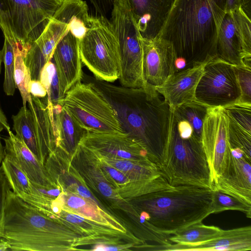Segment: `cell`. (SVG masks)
<instances>
[{
  "label": "cell",
  "mask_w": 251,
  "mask_h": 251,
  "mask_svg": "<svg viewBox=\"0 0 251 251\" xmlns=\"http://www.w3.org/2000/svg\"><path fill=\"white\" fill-rule=\"evenodd\" d=\"M8 133L9 136L4 139L5 154L19 165L29 181L47 186L49 180L43 164L11 130Z\"/></svg>",
  "instance_id": "cell-19"
},
{
  "label": "cell",
  "mask_w": 251,
  "mask_h": 251,
  "mask_svg": "<svg viewBox=\"0 0 251 251\" xmlns=\"http://www.w3.org/2000/svg\"><path fill=\"white\" fill-rule=\"evenodd\" d=\"M60 194V191L58 188H49L47 191L48 199L49 198L56 197Z\"/></svg>",
  "instance_id": "cell-40"
},
{
  "label": "cell",
  "mask_w": 251,
  "mask_h": 251,
  "mask_svg": "<svg viewBox=\"0 0 251 251\" xmlns=\"http://www.w3.org/2000/svg\"><path fill=\"white\" fill-rule=\"evenodd\" d=\"M251 251L250 226L228 230H223L213 239L196 246H184L171 243L167 251Z\"/></svg>",
  "instance_id": "cell-20"
},
{
  "label": "cell",
  "mask_w": 251,
  "mask_h": 251,
  "mask_svg": "<svg viewBox=\"0 0 251 251\" xmlns=\"http://www.w3.org/2000/svg\"><path fill=\"white\" fill-rule=\"evenodd\" d=\"M241 96L239 101L251 103V68L235 66Z\"/></svg>",
  "instance_id": "cell-30"
},
{
  "label": "cell",
  "mask_w": 251,
  "mask_h": 251,
  "mask_svg": "<svg viewBox=\"0 0 251 251\" xmlns=\"http://www.w3.org/2000/svg\"><path fill=\"white\" fill-rule=\"evenodd\" d=\"M251 19L240 6L226 12L218 36V58L236 67L251 62Z\"/></svg>",
  "instance_id": "cell-12"
},
{
  "label": "cell",
  "mask_w": 251,
  "mask_h": 251,
  "mask_svg": "<svg viewBox=\"0 0 251 251\" xmlns=\"http://www.w3.org/2000/svg\"><path fill=\"white\" fill-rule=\"evenodd\" d=\"M228 116V142L230 147L241 150L247 158L251 161V133L244 129Z\"/></svg>",
  "instance_id": "cell-28"
},
{
  "label": "cell",
  "mask_w": 251,
  "mask_h": 251,
  "mask_svg": "<svg viewBox=\"0 0 251 251\" xmlns=\"http://www.w3.org/2000/svg\"><path fill=\"white\" fill-rule=\"evenodd\" d=\"M227 114L221 107H208L201 141L207 160L212 189L224 169L229 149Z\"/></svg>",
  "instance_id": "cell-13"
},
{
  "label": "cell",
  "mask_w": 251,
  "mask_h": 251,
  "mask_svg": "<svg viewBox=\"0 0 251 251\" xmlns=\"http://www.w3.org/2000/svg\"><path fill=\"white\" fill-rule=\"evenodd\" d=\"M96 11L100 15L105 16L112 10L114 0H90Z\"/></svg>",
  "instance_id": "cell-33"
},
{
  "label": "cell",
  "mask_w": 251,
  "mask_h": 251,
  "mask_svg": "<svg viewBox=\"0 0 251 251\" xmlns=\"http://www.w3.org/2000/svg\"><path fill=\"white\" fill-rule=\"evenodd\" d=\"M223 229L214 226H207L202 222L184 228L169 237L173 243L184 246H196L213 239Z\"/></svg>",
  "instance_id": "cell-22"
},
{
  "label": "cell",
  "mask_w": 251,
  "mask_h": 251,
  "mask_svg": "<svg viewBox=\"0 0 251 251\" xmlns=\"http://www.w3.org/2000/svg\"><path fill=\"white\" fill-rule=\"evenodd\" d=\"M140 40L144 79L150 85L159 86L175 73L174 48L170 42L158 36L153 38L141 36Z\"/></svg>",
  "instance_id": "cell-15"
},
{
  "label": "cell",
  "mask_w": 251,
  "mask_h": 251,
  "mask_svg": "<svg viewBox=\"0 0 251 251\" xmlns=\"http://www.w3.org/2000/svg\"><path fill=\"white\" fill-rule=\"evenodd\" d=\"M13 192L17 196L30 194V181L19 165L5 154L1 165Z\"/></svg>",
  "instance_id": "cell-25"
},
{
  "label": "cell",
  "mask_w": 251,
  "mask_h": 251,
  "mask_svg": "<svg viewBox=\"0 0 251 251\" xmlns=\"http://www.w3.org/2000/svg\"><path fill=\"white\" fill-rule=\"evenodd\" d=\"M174 0H128L143 38H153L161 30Z\"/></svg>",
  "instance_id": "cell-18"
},
{
  "label": "cell",
  "mask_w": 251,
  "mask_h": 251,
  "mask_svg": "<svg viewBox=\"0 0 251 251\" xmlns=\"http://www.w3.org/2000/svg\"><path fill=\"white\" fill-rule=\"evenodd\" d=\"M28 109L22 107L13 115V129L42 163L47 154L53 150L55 136L52 117V105L47 97L38 98L31 95Z\"/></svg>",
  "instance_id": "cell-10"
},
{
  "label": "cell",
  "mask_w": 251,
  "mask_h": 251,
  "mask_svg": "<svg viewBox=\"0 0 251 251\" xmlns=\"http://www.w3.org/2000/svg\"><path fill=\"white\" fill-rule=\"evenodd\" d=\"M118 41L121 59L119 79L122 86L137 88L145 84L143 70L141 35L128 0H114L110 21Z\"/></svg>",
  "instance_id": "cell-8"
},
{
  "label": "cell",
  "mask_w": 251,
  "mask_h": 251,
  "mask_svg": "<svg viewBox=\"0 0 251 251\" xmlns=\"http://www.w3.org/2000/svg\"><path fill=\"white\" fill-rule=\"evenodd\" d=\"M226 12L229 10L235 9L240 7L239 0H226Z\"/></svg>",
  "instance_id": "cell-38"
},
{
  "label": "cell",
  "mask_w": 251,
  "mask_h": 251,
  "mask_svg": "<svg viewBox=\"0 0 251 251\" xmlns=\"http://www.w3.org/2000/svg\"><path fill=\"white\" fill-rule=\"evenodd\" d=\"M108 169L107 170L109 174L114 179L120 182H124L125 181L126 178L121 173L114 169L109 168H108Z\"/></svg>",
  "instance_id": "cell-37"
},
{
  "label": "cell",
  "mask_w": 251,
  "mask_h": 251,
  "mask_svg": "<svg viewBox=\"0 0 251 251\" xmlns=\"http://www.w3.org/2000/svg\"><path fill=\"white\" fill-rule=\"evenodd\" d=\"M79 41L69 31L57 44L51 59L65 94L82 77Z\"/></svg>",
  "instance_id": "cell-17"
},
{
  "label": "cell",
  "mask_w": 251,
  "mask_h": 251,
  "mask_svg": "<svg viewBox=\"0 0 251 251\" xmlns=\"http://www.w3.org/2000/svg\"><path fill=\"white\" fill-rule=\"evenodd\" d=\"M59 104L87 132L125 133L110 102L91 82H77Z\"/></svg>",
  "instance_id": "cell-7"
},
{
  "label": "cell",
  "mask_w": 251,
  "mask_h": 251,
  "mask_svg": "<svg viewBox=\"0 0 251 251\" xmlns=\"http://www.w3.org/2000/svg\"><path fill=\"white\" fill-rule=\"evenodd\" d=\"M99 189L100 192L105 197H110L112 194L111 188L105 182H100L99 184Z\"/></svg>",
  "instance_id": "cell-36"
},
{
  "label": "cell",
  "mask_w": 251,
  "mask_h": 251,
  "mask_svg": "<svg viewBox=\"0 0 251 251\" xmlns=\"http://www.w3.org/2000/svg\"><path fill=\"white\" fill-rule=\"evenodd\" d=\"M15 42L4 37V42L1 50L3 61L4 65V78L3 90L7 96H13L16 88L14 78L15 67Z\"/></svg>",
  "instance_id": "cell-26"
},
{
  "label": "cell",
  "mask_w": 251,
  "mask_h": 251,
  "mask_svg": "<svg viewBox=\"0 0 251 251\" xmlns=\"http://www.w3.org/2000/svg\"><path fill=\"white\" fill-rule=\"evenodd\" d=\"M55 143L73 147L87 132L60 104L52 105Z\"/></svg>",
  "instance_id": "cell-21"
},
{
  "label": "cell",
  "mask_w": 251,
  "mask_h": 251,
  "mask_svg": "<svg viewBox=\"0 0 251 251\" xmlns=\"http://www.w3.org/2000/svg\"><path fill=\"white\" fill-rule=\"evenodd\" d=\"M224 169L213 186L251 206V161L238 149L231 148Z\"/></svg>",
  "instance_id": "cell-14"
},
{
  "label": "cell",
  "mask_w": 251,
  "mask_h": 251,
  "mask_svg": "<svg viewBox=\"0 0 251 251\" xmlns=\"http://www.w3.org/2000/svg\"><path fill=\"white\" fill-rule=\"evenodd\" d=\"M222 108L238 125L251 133V103L238 101Z\"/></svg>",
  "instance_id": "cell-29"
},
{
  "label": "cell",
  "mask_w": 251,
  "mask_h": 251,
  "mask_svg": "<svg viewBox=\"0 0 251 251\" xmlns=\"http://www.w3.org/2000/svg\"><path fill=\"white\" fill-rule=\"evenodd\" d=\"M226 0H174L157 35L170 42L176 62L186 68L217 57L220 27Z\"/></svg>",
  "instance_id": "cell-2"
},
{
  "label": "cell",
  "mask_w": 251,
  "mask_h": 251,
  "mask_svg": "<svg viewBox=\"0 0 251 251\" xmlns=\"http://www.w3.org/2000/svg\"><path fill=\"white\" fill-rule=\"evenodd\" d=\"M207 62L177 71L161 85L154 87L171 110L184 103L196 101V88Z\"/></svg>",
  "instance_id": "cell-16"
},
{
  "label": "cell",
  "mask_w": 251,
  "mask_h": 251,
  "mask_svg": "<svg viewBox=\"0 0 251 251\" xmlns=\"http://www.w3.org/2000/svg\"><path fill=\"white\" fill-rule=\"evenodd\" d=\"M11 187L3 169L0 167V227L2 219L6 201Z\"/></svg>",
  "instance_id": "cell-31"
},
{
  "label": "cell",
  "mask_w": 251,
  "mask_h": 251,
  "mask_svg": "<svg viewBox=\"0 0 251 251\" xmlns=\"http://www.w3.org/2000/svg\"><path fill=\"white\" fill-rule=\"evenodd\" d=\"M241 96L235 66L217 57L208 61L196 88V101L208 107H223Z\"/></svg>",
  "instance_id": "cell-11"
},
{
  "label": "cell",
  "mask_w": 251,
  "mask_h": 251,
  "mask_svg": "<svg viewBox=\"0 0 251 251\" xmlns=\"http://www.w3.org/2000/svg\"><path fill=\"white\" fill-rule=\"evenodd\" d=\"M66 219L67 221L75 224L81 223L83 221L74 216L73 214L68 215L66 216Z\"/></svg>",
  "instance_id": "cell-42"
},
{
  "label": "cell",
  "mask_w": 251,
  "mask_h": 251,
  "mask_svg": "<svg viewBox=\"0 0 251 251\" xmlns=\"http://www.w3.org/2000/svg\"><path fill=\"white\" fill-rule=\"evenodd\" d=\"M28 89L30 95L35 97L44 98L47 96V90L40 80H31Z\"/></svg>",
  "instance_id": "cell-32"
},
{
  "label": "cell",
  "mask_w": 251,
  "mask_h": 251,
  "mask_svg": "<svg viewBox=\"0 0 251 251\" xmlns=\"http://www.w3.org/2000/svg\"><path fill=\"white\" fill-rule=\"evenodd\" d=\"M158 168L171 186L187 185L212 189L201 140L194 135L188 138L180 136L172 111L165 151Z\"/></svg>",
  "instance_id": "cell-4"
},
{
  "label": "cell",
  "mask_w": 251,
  "mask_h": 251,
  "mask_svg": "<svg viewBox=\"0 0 251 251\" xmlns=\"http://www.w3.org/2000/svg\"><path fill=\"white\" fill-rule=\"evenodd\" d=\"M10 248L8 242L3 238H0V251H9Z\"/></svg>",
  "instance_id": "cell-41"
},
{
  "label": "cell",
  "mask_w": 251,
  "mask_h": 251,
  "mask_svg": "<svg viewBox=\"0 0 251 251\" xmlns=\"http://www.w3.org/2000/svg\"><path fill=\"white\" fill-rule=\"evenodd\" d=\"M90 82L110 102L125 132L141 145L158 167L170 128L172 110L168 103L148 84L130 88L97 79Z\"/></svg>",
  "instance_id": "cell-1"
},
{
  "label": "cell",
  "mask_w": 251,
  "mask_h": 251,
  "mask_svg": "<svg viewBox=\"0 0 251 251\" xmlns=\"http://www.w3.org/2000/svg\"><path fill=\"white\" fill-rule=\"evenodd\" d=\"M14 51V82L21 95L23 106L26 107V103L31 98L28 89L29 83L31 80L30 73L24 61L25 52L22 45L15 42Z\"/></svg>",
  "instance_id": "cell-24"
},
{
  "label": "cell",
  "mask_w": 251,
  "mask_h": 251,
  "mask_svg": "<svg viewBox=\"0 0 251 251\" xmlns=\"http://www.w3.org/2000/svg\"><path fill=\"white\" fill-rule=\"evenodd\" d=\"M3 61V55L2 50H0V74L1 73V63Z\"/></svg>",
  "instance_id": "cell-46"
},
{
  "label": "cell",
  "mask_w": 251,
  "mask_h": 251,
  "mask_svg": "<svg viewBox=\"0 0 251 251\" xmlns=\"http://www.w3.org/2000/svg\"><path fill=\"white\" fill-rule=\"evenodd\" d=\"M118 249L115 247H106V251H118Z\"/></svg>",
  "instance_id": "cell-45"
},
{
  "label": "cell",
  "mask_w": 251,
  "mask_h": 251,
  "mask_svg": "<svg viewBox=\"0 0 251 251\" xmlns=\"http://www.w3.org/2000/svg\"><path fill=\"white\" fill-rule=\"evenodd\" d=\"M5 153H4V148L2 146L1 141V137L0 136V163L2 162L4 157Z\"/></svg>",
  "instance_id": "cell-43"
},
{
  "label": "cell",
  "mask_w": 251,
  "mask_h": 251,
  "mask_svg": "<svg viewBox=\"0 0 251 251\" xmlns=\"http://www.w3.org/2000/svg\"><path fill=\"white\" fill-rule=\"evenodd\" d=\"M93 250L95 251H106V247L103 245H97Z\"/></svg>",
  "instance_id": "cell-44"
},
{
  "label": "cell",
  "mask_w": 251,
  "mask_h": 251,
  "mask_svg": "<svg viewBox=\"0 0 251 251\" xmlns=\"http://www.w3.org/2000/svg\"><path fill=\"white\" fill-rule=\"evenodd\" d=\"M73 215L74 216H75V217H76L77 218H79V219H81V220H82L83 221H84V218L83 217H82L81 216H80L79 215H77V214H73Z\"/></svg>",
  "instance_id": "cell-47"
},
{
  "label": "cell",
  "mask_w": 251,
  "mask_h": 251,
  "mask_svg": "<svg viewBox=\"0 0 251 251\" xmlns=\"http://www.w3.org/2000/svg\"><path fill=\"white\" fill-rule=\"evenodd\" d=\"M229 210L242 212L247 218H251V206L221 191L213 190L212 214Z\"/></svg>",
  "instance_id": "cell-27"
},
{
  "label": "cell",
  "mask_w": 251,
  "mask_h": 251,
  "mask_svg": "<svg viewBox=\"0 0 251 251\" xmlns=\"http://www.w3.org/2000/svg\"><path fill=\"white\" fill-rule=\"evenodd\" d=\"M77 190L79 194L83 198H89L91 197V194L89 191L83 186H79Z\"/></svg>",
  "instance_id": "cell-39"
},
{
  "label": "cell",
  "mask_w": 251,
  "mask_h": 251,
  "mask_svg": "<svg viewBox=\"0 0 251 251\" xmlns=\"http://www.w3.org/2000/svg\"><path fill=\"white\" fill-rule=\"evenodd\" d=\"M63 0H0V28L4 37L27 50Z\"/></svg>",
  "instance_id": "cell-5"
},
{
  "label": "cell",
  "mask_w": 251,
  "mask_h": 251,
  "mask_svg": "<svg viewBox=\"0 0 251 251\" xmlns=\"http://www.w3.org/2000/svg\"><path fill=\"white\" fill-rule=\"evenodd\" d=\"M0 238H1V237L0 236Z\"/></svg>",
  "instance_id": "cell-48"
},
{
  "label": "cell",
  "mask_w": 251,
  "mask_h": 251,
  "mask_svg": "<svg viewBox=\"0 0 251 251\" xmlns=\"http://www.w3.org/2000/svg\"><path fill=\"white\" fill-rule=\"evenodd\" d=\"M115 167L120 171H128L131 170L134 168V165L131 162L120 160L115 163Z\"/></svg>",
  "instance_id": "cell-35"
},
{
  "label": "cell",
  "mask_w": 251,
  "mask_h": 251,
  "mask_svg": "<svg viewBox=\"0 0 251 251\" xmlns=\"http://www.w3.org/2000/svg\"><path fill=\"white\" fill-rule=\"evenodd\" d=\"M144 196L148 221L155 230L170 236L212 214L213 189L179 185Z\"/></svg>",
  "instance_id": "cell-3"
},
{
  "label": "cell",
  "mask_w": 251,
  "mask_h": 251,
  "mask_svg": "<svg viewBox=\"0 0 251 251\" xmlns=\"http://www.w3.org/2000/svg\"><path fill=\"white\" fill-rule=\"evenodd\" d=\"M83 63L99 80L112 83L119 78L120 47L110 21L105 16H90L89 27L79 41Z\"/></svg>",
  "instance_id": "cell-6"
},
{
  "label": "cell",
  "mask_w": 251,
  "mask_h": 251,
  "mask_svg": "<svg viewBox=\"0 0 251 251\" xmlns=\"http://www.w3.org/2000/svg\"><path fill=\"white\" fill-rule=\"evenodd\" d=\"M85 200L77 196H71L67 201L68 205L73 209H78L85 205Z\"/></svg>",
  "instance_id": "cell-34"
},
{
  "label": "cell",
  "mask_w": 251,
  "mask_h": 251,
  "mask_svg": "<svg viewBox=\"0 0 251 251\" xmlns=\"http://www.w3.org/2000/svg\"><path fill=\"white\" fill-rule=\"evenodd\" d=\"M208 108L194 101L184 103L172 111L176 117L187 121L193 128L194 135L201 140L202 126Z\"/></svg>",
  "instance_id": "cell-23"
},
{
  "label": "cell",
  "mask_w": 251,
  "mask_h": 251,
  "mask_svg": "<svg viewBox=\"0 0 251 251\" xmlns=\"http://www.w3.org/2000/svg\"><path fill=\"white\" fill-rule=\"evenodd\" d=\"M86 2L82 0H63L45 29L29 46L24 56L31 80H40L41 71L51 60L59 42L70 31V25L77 20L89 17Z\"/></svg>",
  "instance_id": "cell-9"
}]
</instances>
